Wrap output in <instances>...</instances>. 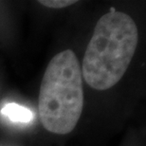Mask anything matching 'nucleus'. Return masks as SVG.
Wrapping results in <instances>:
<instances>
[{"mask_svg":"<svg viewBox=\"0 0 146 146\" xmlns=\"http://www.w3.org/2000/svg\"><path fill=\"white\" fill-rule=\"evenodd\" d=\"M84 107L81 65L76 54L66 49L49 61L44 73L38 111L44 128L66 135L77 125Z\"/></svg>","mask_w":146,"mask_h":146,"instance_id":"f03ea898","label":"nucleus"},{"mask_svg":"<svg viewBox=\"0 0 146 146\" xmlns=\"http://www.w3.org/2000/svg\"><path fill=\"white\" fill-rule=\"evenodd\" d=\"M76 2L77 1H74V0H49V1L42 0V1H39L40 4L51 9H63L75 4Z\"/></svg>","mask_w":146,"mask_h":146,"instance_id":"20e7f679","label":"nucleus"},{"mask_svg":"<svg viewBox=\"0 0 146 146\" xmlns=\"http://www.w3.org/2000/svg\"><path fill=\"white\" fill-rule=\"evenodd\" d=\"M138 40V28L128 14L115 11L102 16L81 66L86 83L100 91L116 86L129 68Z\"/></svg>","mask_w":146,"mask_h":146,"instance_id":"f257e3e1","label":"nucleus"},{"mask_svg":"<svg viewBox=\"0 0 146 146\" xmlns=\"http://www.w3.org/2000/svg\"><path fill=\"white\" fill-rule=\"evenodd\" d=\"M1 114L15 122H29L33 118V114L30 109L14 103L5 104L1 109Z\"/></svg>","mask_w":146,"mask_h":146,"instance_id":"7ed1b4c3","label":"nucleus"}]
</instances>
